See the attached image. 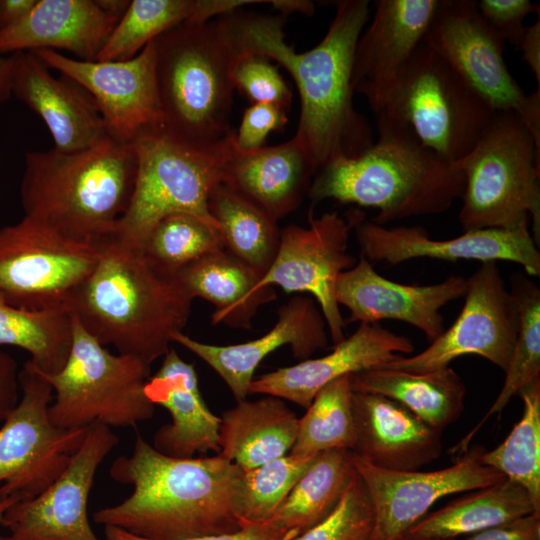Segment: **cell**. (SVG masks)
<instances>
[{"label": "cell", "mask_w": 540, "mask_h": 540, "mask_svg": "<svg viewBox=\"0 0 540 540\" xmlns=\"http://www.w3.org/2000/svg\"><path fill=\"white\" fill-rule=\"evenodd\" d=\"M335 16L312 49L296 51L285 40V16L236 10L219 19L239 56L275 60L292 77L300 98L294 137L316 172L330 161L355 157L374 143L373 129L354 105L353 58L370 16L367 0L335 2Z\"/></svg>", "instance_id": "1"}, {"label": "cell", "mask_w": 540, "mask_h": 540, "mask_svg": "<svg viewBox=\"0 0 540 540\" xmlns=\"http://www.w3.org/2000/svg\"><path fill=\"white\" fill-rule=\"evenodd\" d=\"M244 470L221 454L164 455L137 434L129 456L109 474L131 485L122 502L94 512L93 521L149 540H183L232 533L240 525L236 501Z\"/></svg>", "instance_id": "2"}, {"label": "cell", "mask_w": 540, "mask_h": 540, "mask_svg": "<svg viewBox=\"0 0 540 540\" xmlns=\"http://www.w3.org/2000/svg\"><path fill=\"white\" fill-rule=\"evenodd\" d=\"M95 242L96 266L68 308L101 345L151 365L183 332L194 299L176 276L156 270L141 250L113 234Z\"/></svg>", "instance_id": "3"}, {"label": "cell", "mask_w": 540, "mask_h": 540, "mask_svg": "<svg viewBox=\"0 0 540 540\" xmlns=\"http://www.w3.org/2000/svg\"><path fill=\"white\" fill-rule=\"evenodd\" d=\"M375 116L377 140L355 157L321 167L307 194L311 204L332 199L375 208L371 221L379 225L448 210L463 194L462 172L423 146L408 127Z\"/></svg>", "instance_id": "4"}, {"label": "cell", "mask_w": 540, "mask_h": 540, "mask_svg": "<svg viewBox=\"0 0 540 540\" xmlns=\"http://www.w3.org/2000/svg\"><path fill=\"white\" fill-rule=\"evenodd\" d=\"M133 142L107 136L76 152L25 155L20 199L25 216L84 242L112 234L127 212L135 188Z\"/></svg>", "instance_id": "5"}, {"label": "cell", "mask_w": 540, "mask_h": 540, "mask_svg": "<svg viewBox=\"0 0 540 540\" xmlns=\"http://www.w3.org/2000/svg\"><path fill=\"white\" fill-rule=\"evenodd\" d=\"M155 75L164 125L198 145L231 131L239 54L219 18L182 23L153 40Z\"/></svg>", "instance_id": "6"}, {"label": "cell", "mask_w": 540, "mask_h": 540, "mask_svg": "<svg viewBox=\"0 0 540 540\" xmlns=\"http://www.w3.org/2000/svg\"><path fill=\"white\" fill-rule=\"evenodd\" d=\"M233 133L215 144L198 145L174 134L164 124L141 129L132 141L137 154L134 193L112 234L141 250L155 224L178 213L193 215L219 232L208 199L212 189L222 182Z\"/></svg>", "instance_id": "7"}, {"label": "cell", "mask_w": 540, "mask_h": 540, "mask_svg": "<svg viewBox=\"0 0 540 540\" xmlns=\"http://www.w3.org/2000/svg\"><path fill=\"white\" fill-rule=\"evenodd\" d=\"M540 144L513 112H496L464 157L454 163L464 175L459 221L465 231L515 230L532 220L540 244Z\"/></svg>", "instance_id": "8"}, {"label": "cell", "mask_w": 540, "mask_h": 540, "mask_svg": "<svg viewBox=\"0 0 540 540\" xmlns=\"http://www.w3.org/2000/svg\"><path fill=\"white\" fill-rule=\"evenodd\" d=\"M374 114L408 127L423 146L455 163L475 146L496 111L422 41Z\"/></svg>", "instance_id": "9"}, {"label": "cell", "mask_w": 540, "mask_h": 540, "mask_svg": "<svg viewBox=\"0 0 540 540\" xmlns=\"http://www.w3.org/2000/svg\"><path fill=\"white\" fill-rule=\"evenodd\" d=\"M150 366L110 352L73 315V341L64 367L53 375L41 372L53 389L51 422L63 429L95 422L124 428L151 419L155 406L145 393Z\"/></svg>", "instance_id": "10"}, {"label": "cell", "mask_w": 540, "mask_h": 540, "mask_svg": "<svg viewBox=\"0 0 540 540\" xmlns=\"http://www.w3.org/2000/svg\"><path fill=\"white\" fill-rule=\"evenodd\" d=\"M19 385L20 399L0 425V501L41 494L66 469L88 428L51 422L53 389L30 360L19 370Z\"/></svg>", "instance_id": "11"}, {"label": "cell", "mask_w": 540, "mask_h": 540, "mask_svg": "<svg viewBox=\"0 0 540 540\" xmlns=\"http://www.w3.org/2000/svg\"><path fill=\"white\" fill-rule=\"evenodd\" d=\"M97 261L96 242L69 238L24 216L0 228V299L29 310L68 307Z\"/></svg>", "instance_id": "12"}, {"label": "cell", "mask_w": 540, "mask_h": 540, "mask_svg": "<svg viewBox=\"0 0 540 540\" xmlns=\"http://www.w3.org/2000/svg\"><path fill=\"white\" fill-rule=\"evenodd\" d=\"M423 42L496 112H513L540 144V89L527 95L504 59L505 40L481 17L477 1L439 0Z\"/></svg>", "instance_id": "13"}, {"label": "cell", "mask_w": 540, "mask_h": 540, "mask_svg": "<svg viewBox=\"0 0 540 540\" xmlns=\"http://www.w3.org/2000/svg\"><path fill=\"white\" fill-rule=\"evenodd\" d=\"M463 297L462 310L448 330L420 353L401 356L382 367L425 373L449 367L460 356L475 354L504 372L519 329V311L496 261L482 262L466 279Z\"/></svg>", "instance_id": "14"}, {"label": "cell", "mask_w": 540, "mask_h": 540, "mask_svg": "<svg viewBox=\"0 0 540 540\" xmlns=\"http://www.w3.org/2000/svg\"><path fill=\"white\" fill-rule=\"evenodd\" d=\"M364 216L353 210L346 217L337 211L319 217L309 213L308 226L289 225L280 230L276 256L260 280V287H280L288 293L310 294L325 319L334 344L345 338L346 322L335 297L338 276L357 259L348 252L350 231Z\"/></svg>", "instance_id": "15"}, {"label": "cell", "mask_w": 540, "mask_h": 540, "mask_svg": "<svg viewBox=\"0 0 540 540\" xmlns=\"http://www.w3.org/2000/svg\"><path fill=\"white\" fill-rule=\"evenodd\" d=\"M480 446L434 471H396L374 466L351 452L353 466L366 490L373 525L368 540H396L423 518L439 499L480 489L505 477L484 465Z\"/></svg>", "instance_id": "16"}, {"label": "cell", "mask_w": 540, "mask_h": 540, "mask_svg": "<svg viewBox=\"0 0 540 540\" xmlns=\"http://www.w3.org/2000/svg\"><path fill=\"white\" fill-rule=\"evenodd\" d=\"M110 427L95 422L59 477L41 494L12 504L0 519L3 540H99L88 518L96 472L118 444Z\"/></svg>", "instance_id": "17"}, {"label": "cell", "mask_w": 540, "mask_h": 540, "mask_svg": "<svg viewBox=\"0 0 540 540\" xmlns=\"http://www.w3.org/2000/svg\"><path fill=\"white\" fill-rule=\"evenodd\" d=\"M31 52L92 96L113 138L132 142L141 129L164 124L153 41L135 57L122 61H84L49 49Z\"/></svg>", "instance_id": "18"}, {"label": "cell", "mask_w": 540, "mask_h": 540, "mask_svg": "<svg viewBox=\"0 0 540 540\" xmlns=\"http://www.w3.org/2000/svg\"><path fill=\"white\" fill-rule=\"evenodd\" d=\"M354 231L361 254L369 262L396 265L414 258L509 261L521 265L531 276H540V252L529 225L515 230L486 228L468 230L462 235L435 240L421 226L387 228L364 220Z\"/></svg>", "instance_id": "19"}, {"label": "cell", "mask_w": 540, "mask_h": 540, "mask_svg": "<svg viewBox=\"0 0 540 540\" xmlns=\"http://www.w3.org/2000/svg\"><path fill=\"white\" fill-rule=\"evenodd\" d=\"M466 278L450 276L429 285H407L386 279L362 255L336 281L337 303L346 307V322L398 320L419 329L432 342L444 331L440 309L463 297Z\"/></svg>", "instance_id": "20"}, {"label": "cell", "mask_w": 540, "mask_h": 540, "mask_svg": "<svg viewBox=\"0 0 540 540\" xmlns=\"http://www.w3.org/2000/svg\"><path fill=\"white\" fill-rule=\"evenodd\" d=\"M277 317L275 325L265 335L244 343L213 345L183 332L176 333L172 342L208 364L239 402L247 398L254 373L268 354L288 345L293 356L303 361L328 344L327 325L313 298L303 295L292 297L279 308Z\"/></svg>", "instance_id": "21"}, {"label": "cell", "mask_w": 540, "mask_h": 540, "mask_svg": "<svg viewBox=\"0 0 540 540\" xmlns=\"http://www.w3.org/2000/svg\"><path fill=\"white\" fill-rule=\"evenodd\" d=\"M413 350L407 337L379 323H361L353 334L334 344L327 355L254 378L249 394L275 396L307 409L318 391L335 379L380 368Z\"/></svg>", "instance_id": "22"}, {"label": "cell", "mask_w": 540, "mask_h": 540, "mask_svg": "<svg viewBox=\"0 0 540 540\" xmlns=\"http://www.w3.org/2000/svg\"><path fill=\"white\" fill-rule=\"evenodd\" d=\"M12 57V95L27 105L47 126L60 152L89 148L107 136L105 120L92 96L78 83L49 67L33 52Z\"/></svg>", "instance_id": "23"}, {"label": "cell", "mask_w": 540, "mask_h": 540, "mask_svg": "<svg viewBox=\"0 0 540 540\" xmlns=\"http://www.w3.org/2000/svg\"><path fill=\"white\" fill-rule=\"evenodd\" d=\"M439 0H377L354 52L352 87L375 112L400 68L423 41Z\"/></svg>", "instance_id": "24"}, {"label": "cell", "mask_w": 540, "mask_h": 540, "mask_svg": "<svg viewBox=\"0 0 540 540\" xmlns=\"http://www.w3.org/2000/svg\"><path fill=\"white\" fill-rule=\"evenodd\" d=\"M355 443L351 452L389 470L416 471L441 457L442 431L388 397L352 392Z\"/></svg>", "instance_id": "25"}, {"label": "cell", "mask_w": 540, "mask_h": 540, "mask_svg": "<svg viewBox=\"0 0 540 540\" xmlns=\"http://www.w3.org/2000/svg\"><path fill=\"white\" fill-rule=\"evenodd\" d=\"M145 393L154 406L165 408L171 416V422L154 434L152 446L157 451L179 458L220 453L221 418L205 403L194 364L170 348L160 368L148 378Z\"/></svg>", "instance_id": "26"}, {"label": "cell", "mask_w": 540, "mask_h": 540, "mask_svg": "<svg viewBox=\"0 0 540 540\" xmlns=\"http://www.w3.org/2000/svg\"><path fill=\"white\" fill-rule=\"evenodd\" d=\"M315 174L294 136L279 145L243 152L236 148L233 133L221 183L278 222L299 207Z\"/></svg>", "instance_id": "27"}, {"label": "cell", "mask_w": 540, "mask_h": 540, "mask_svg": "<svg viewBox=\"0 0 540 540\" xmlns=\"http://www.w3.org/2000/svg\"><path fill=\"white\" fill-rule=\"evenodd\" d=\"M117 22L96 0H37L21 21L0 31V53L62 49L94 61Z\"/></svg>", "instance_id": "28"}, {"label": "cell", "mask_w": 540, "mask_h": 540, "mask_svg": "<svg viewBox=\"0 0 540 540\" xmlns=\"http://www.w3.org/2000/svg\"><path fill=\"white\" fill-rule=\"evenodd\" d=\"M175 276L193 299L202 298L214 306L213 325L250 329L258 310L277 298L274 287H260V273L225 249Z\"/></svg>", "instance_id": "29"}, {"label": "cell", "mask_w": 540, "mask_h": 540, "mask_svg": "<svg viewBox=\"0 0 540 540\" xmlns=\"http://www.w3.org/2000/svg\"><path fill=\"white\" fill-rule=\"evenodd\" d=\"M220 418L219 454L243 470L287 455L296 440L299 418L275 396L239 401Z\"/></svg>", "instance_id": "30"}, {"label": "cell", "mask_w": 540, "mask_h": 540, "mask_svg": "<svg viewBox=\"0 0 540 540\" xmlns=\"http://www.w3.org/2000/svg\"><path fill=\"white\" fill-rule=\"evenodd\" d=\"M350 383L353 391L395 400L440 431L464 410L466 387L451 367L425 373L381 367L351 374Z\"/></svg>", "instance_id": "31"}, {"label": "cell", "mask_w": 540, "mask_h": 540, "mask_svg": "<svg viewBox=\"0 0 540 540\" xmlns=\"http://www.w3.org/2000/svg\"><path fill=\"white\" fill-rule=\"evenodd\" d=\"M540 512L519 484L502 479L468 491L415 523L407 535L419 539L455 540L473 533Z\"/></svg>", "instance_id": "32"}, {"label": "cell", "mask_w": 540, "mask_h": 540, "mask_svg": "<svg viewBox=\"0 0 540 540\" xmlns=\"http://www.w3.org/2000/svg\"><path fill=\"white\" fill-rule=\"evenodd\" d=\"M241 6V0H132L96 60L131 59L158 36L182 23L208 22Z\"/></svg>", "instance_id": "33"}, {"label": "cell", "mask_w": 540, "mask_h": 540, "mask_svg": "<svg viewBox=\"0 0 540 540\" xmlns=\"http://www.w3.org/2000/svg\"><path fill=\"white\" fill-rule=\"evenodd\" d=\"M354 474L350 450L319 453L270 522L300 533L315 526L335 509Z\"/></svg>", "instance_id": "34"}, {"label": "cell", "mask_w": 540, "mask_h": 540, "mask_svg": "<svg viewBox=\"0 0 540 540\" xmlns=\"http://www.w3.org/2000/svg\"><path fill=\"white\" fill-rule=\"evenodd\" d=\"M208 208L223 248L263 276L278 250L277 221L222 183L212 189Z\"/></svg>", "instance_id": "35"}, {"label": "cell", "mask_w": 540, "mask_h": 540, "mask_svg": "<svg viewBox=\"0 0 540 540\" xmlns=\"http://www.w3.org/2000/svg\"><path fill=\"white\" fill-rule=\"evenodd\" d=\"M72 341L73 314L67 306L29 310L0 299V347L25 350L43 374L53 375L64 367Z\"/></svg>", "instance_id": "36"}, {"label": "cell", "mask_w": 540, "mask_h": 540, "mask_svg": "<svg viewBox=\"0 0 540 540\" xmlns=\"http://www.w3.org/2000/svg\"><path fill=\"white\" fill-rule=\"evenodd\" d=\"M511 292L519 311V329L505 373L503 385L494 402L479 423L452 449L453 455H461L471 444L472 438L492 416L497 415L512 397L540 379V290L521 273L511 276Z\"/></svg>", "instance_id": "37"}, {"label": "cell", "mask_w": 540, "mask_h": 540, "mask_svg": "<svg viewBox=\"0 0 540 540\" xmlns=\"http://www.w3.org/2000/svg\"><path fill=\"white\" fill-rule=\"evenodd\" d=\"M523 413L506 439L490 451H484L481 462L521 485L540 511V379L524 387L519 394Z\"/></svg>", "instance_id": "38"}, {"label": "cell", "mask_w": 540, "mask_h": 540, "mask_svg": "<svg viewBox=\"0 0 540 540\" xmlns=\"http://www.w3.org/2000/svg\"><path fill=\"white\" fill-rule=\"evenodd\" d=\"M352 392L350 375L320 389L298 420L290 454L312 456L331 449L351 451L355 443Z\"/></svg>", "instance_id": "39"}, {"label": "cell", "mask_w": 540, "mask_h": 540, "mask_svg": "<svg viewBox=\"0 0 540 540\" xmlns=\"http://www.w3.org/2000/svg\"><path fill=\"white\" fill-rule=\"evenodd\" d=\"M220 249L224 248L215 228L193 215L178 213L155 224L141 252L156 270L175 276Z\"/></svg>", "instance_id": "40"}, {"label": "cell", "mask_w": 540, "mask_h": 540, "mask_svg": "<svg viewBox=\"0 0 540 540\" xmlns=\"http://www.w3.org/2000/svg\"><path fill=\"white\" fill-rule=\"evenodd\" d=\"M317 455L288 453L253 469L244 470L236 501L240 525L245 527L270 522Z\"/></svg>", "instance_id": "41"}, {"label": "cell", "mask_w": 540, "mask_h": 540, "mask_svg": "<svg viewBox=\"0 0 540 540\" xmlns=\"http://www.w3.org/2000/svg\"><path fill=\"white\" fill-rule=\"evenodd\" d=\"M372 525L370 502L355 471L335 509L293 540H368Z\"/></svg>", "instance_id": "42"}, {"label": "cell", "mask_w": 540, "mask_h": 540, "mask_svg": "<svg viewBox=\"0 0 540 540\" xmlns=\"http://www.w3.org/2000/svg\"><path fill=\"white\" fill-rule=\"evenodd\" d=\"M235 88L253 103H266L289 109L292 93L278 67L269 59L243 54L234 70Z\"/></svg>", "instance_id": "43"}, {"label": "cell", "mask_w": 540, "mask_h": 540, "mask_svg": "<svg viewBox=\"0 0 540 540\" xmlns=\"http://www.w3.org/2000/svg\"><path fill=\"white\" fill-rule=\"evenodd\" d=\"M477 8L483 20L516 48L526 28L525 17L533 13L539 16L540 11V5L530 0H481Z\"/></svg>", "instance_id": "44"}, {"label": "cell", "mask_w": 540, "mask_h": 540, "mask_svg": "<svg viewBox=\"0 0 540 540\" xmlns=\"http://www.w3.org/2000/svg\"><path fill=\"white\" fill-rule=\"evenodd\" d=\"M288 123L286 111L266 103H253L245 109L234 144L240 151L257 150L265 146L271 132L282 131Z\"/></svg>", "instance_id": "45"}, {"label": "cell", "mask_w": 540, "mask_h": 540, "mask_svg": "<svg viewBox=\"0 0 540 540\" xmlns=\"http://www.w3.org/2000/svg\"><path fill=\"white\" fill-rule=\"evenodd\" d=\"M299 534L298 530L282 529L267 522L248 525L232 533L183 540H293ZM104 535L106 540H149L113 526H104Z\"/></svg>", "instance_id": "46"}, {"label": "cell", "mask_w": 540, "mask_h": 540, "mask_svg": "<svg viewBox=\"0 0 540 540\" xmlns=\"http://www.w3.org/2000/svg\"><path fill=\"white\" fill-rule=\"evenodd\" d=\"M463 540H540V512L473 533Z\"/></svg>", "instance_id": "47"}, {"label": "cell", "mask_w": 540, "mask_h": 540, "mask_svg": "<svg viewBox=\"0 0 540 540\" xmlns=\"http://www.w3.org/2000/svg\"><path fill=\"white\" fill-rule=\"evenodd\" d=\"M20 399L19 370L15 359L0 347V425Z\"/></svg>", "instance_id": "48"}, {"label": "cell", "mask_w": 540, "mask_h": 540, "mask_svg": "<svg viewBox=\"0 0 540 540\" xmlns=\"http://www.w3.org/2000/svg\"><path fill=\"white\" fill-rule=\"evenodd\" d=\"M522 52V59L533 72L540 89V20L526 26L517 47Z\"/></svg>", "instance_id": "49"}, {"label": "cell", "mask_w": 540, "mask_h": 540, "mask_svg": "<svg viewBox=\"0 0 540 540\" xmlns=\"http://www.w3.org/2000/svg\"><path fill=\"white\" fill-rule=\"evenodd\" d=\"M36 2L37 0H0V31L21 21Z\"/></svg>", "instance_id": "50"}, {"label": "cell", "mask_w": 540, "mask_h": 540, "mask_svg": "<svg viewBox=\"0 0 540 540\" xmlns=\"http://www.w3.org/2000/svg\"><path fill=\"white\" fill-rule=\"evenodd\" d=\"M268 4L283 16L294 12L311 16L315 12L314 3L307 0H270Z\"/></svg>", "instance_id": "51"}, {"label": "cell", "mask_w": 540, "mask_h": 540, "mask_svg": "<svg viewBox=\"0 0 540 540\" xmlns=\"http://www.w3.org/2000/svg\"><path fill=\"white\" fill-rule=\"evenodd\" d=\"M12 95V57L0 53V104Z\"/></svg>", "instance_id": "52"}, {"label": "cell", "mask_w": 540, "mask_h": 540, "mask_svg": "<svg viewBox=\"0 0 540 540\" xmlns=\"http://www.w3.org/2000/svg\"><path fill=\"white\" fill-rule=\"evenodd\" d=\"M98 5L112 18L119 21L125 14L129 0H96Z\"/></svg>", "instance_id": "53"}, {"label": "cell", "mask_w": 540, "mask_h": 540, "mask_svg": "<svg viewBox=\"0 0 540 540\" xmlns=\"http://www.w3.org/2000/svg\"><path fill=\"white\" fill-rule=\"evenodd\" d=\"M16 502L18 501L13 498H8V499L0 501V519L2 515L4 514V512L7 510V508ZM0 540H3V538L1 537Z\"/></svg>", "instance_id": "54"}, {"label": "cell", "mask_w": 540, "mask_h": 540, "mask_svg": "<svg viewBox=\"0 0 540 540\" xmlns=\"http://www.w3.org/2000/svg\"><path fill=\"white\" fill-rule=\"evenodd\" d=\"M396 540H440V539H419V538H414V537H411V536L405 534V535L399 537ZM447 540H452V539H447Z\"/></svg>", "instance_id": "55"}]
</instances>
